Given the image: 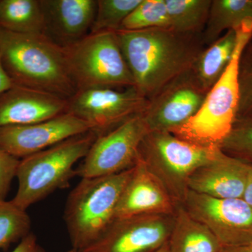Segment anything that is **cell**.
I'll use <instances>...</instances> for the list:
<instances>
[{"instance_id": "6da1fadb", "label": "cell", "mask_w": 252, "mask_h": 252, "mask_svg": "<svg viewBox=\"0 0 252 252\" xmlns=\"http://www.w3.org/2000/svg\"><path fill=\"white\" fill-rule=\"evenodd\" d=\"M134 81L147 99L192 69L206 49L203 34H184L169 28L116 32Z\"/></svg>"}, {"instance_id": "7a4b0ae2", "label": "cell", "mask_w": 252, "mask_h": 252, "mask_svg": "<svg viewBox=\"0 0 252 252\" xmlns=\"http://www.w3.org/2000/svg\"><path fill=\"white\" fill-rule=\"evenodd\" d=\"M0 56L14 85L69 99L77 92L64 49L44 34H18L0 28Z\"/></svg>"}, {"instance_id": "3957f363", "label": "cell", "mask_w": 252, "mask_h": 252, "mask_svg": "<svg viewBox=\"0 0 252 252\" xmlns=\"http://www.w3.org/2000/svg\"><path fill=\"white\" fill-rule=\"evenodd\" d=\"M133 167L116 175L81 178L69 193L64 220L72 248L82 251L89 248L112 224Z\"/></svg>"}, {"instance_id": "277c9868", "label": "cell", "mask_w": 252, "mask_h": 252, "mask_svg": "<svg viewBox=\"0 0 252 252\" xmlns=\"http://www.w3.org/2000/svg\"><path fill=\"white\" fill-rule=\"evenodd\" d=\"M237 42L228 67L209 91L194 117L170 132L179 138L203 146H218L228 136L238 114L240 89L238 67L244 48L252 38V21L235 30Z\"/></svg>"}, {"instance_id": "5b68a950", "label": "cell", "mask_w": 252, "mask_h": 252, "mask_svg": "<svg viewBox=\"0 0 252 252\" xmlns=\"http://www.w3.org/2000/svg\"><path fill=\"white\" fill-rule=\"evenodd\" d=\"M98 135L89 131L20 160L13 203L27 210L56 190L69 187L77 175L74 165L85 158Z\"/></svg>"}, {"instance_id": "8992f818", "label": "cell", "mask_w": 252, "mask_h": 252, "mask_svg": "<svg viewBox=\"0 0 252 252\" xmlns=\"http://www.w3.org/2000/svg\"><path fill=\"white\" fill-rule=\"evenodd\" d=\"M217 148L182 140L166 131H150L140 144L139 157L181 205L189 190L190 176L213 158Z\"/></svg>"}, {"instance_id": "52a82bcc", "label": "cell", "mask_w": 252, "mask_h": 252, "mask_svg": "<svg viewBox=\"0 0 252 252\" xmlns=\"http://www.w3.org/2000/svg\"><path fill=\"white\" fill-rule=\"evenodd\" d=\"M63 49L68 72L77 91L134 86L116 32L89 34Z\"/></svg>"}, {"instance_id": "ba28073f", "label": "cell", "mask_w": 252, "mask_h": 252, "mask_svg": "<svg viewBox=\"0 0 252 252\" xmlns=\"http://www.w3.org/2000/svg\"><path fill=\"white\" fill-rule=\"evenodd\" d=\"M149 132L142 114L97 136L76 175L81 178L116 175L135 165L139 149Z\"/></svg>"}, {"instance_id": "9c48e42d", "label": "cell", "mask_w": 252, "mask_h": 252, "mask_svg": "<svg viewBox=\"0 0 252 252\" xmlns=\"http://www.w3.org/2000/svg\"><path fill=\"white\" fill-rule=\"evenodd\" d=\"M68 112L90 124L98 135L143 114L149 99L134 86L126 89L92 88L77 91L68 99Z\"/></svg>"}, {"instance_id": "30bf717a", "label": "cell", "mask_w": 252, "mask_h": 252, "mask_svg": "<svg viewBox=\"0 0 252 252\" xmlns=\"http://www.w3.org/2000/svg\"><path fill=\"white\" fill-rule=\"evenodd\" d=\"M181 205L206 225L223 248L252 244V206L243 198H215L189 190Z\"/></svg>"}, {"instance_id": "8fae6325", "label": "cell", "mask_w": 252, "mask_h": 252, "mask_svg": "<svg viewBox=\"0 0 252 252\" xmlns=\"http://www.w3.org/2000/svg\"><path fill=\"white\" fill-rule=\"evenodd\" d=\"M208 92L191 69L175 78L149 99L142 116L150 131L170 132L194 117Z\"/></svg>"}, {"instance_id": "7c38bea8", "label": "cell", "mask_w": 252, "mask_h": 252, "mask_svg": "<svg viewBox=\"0 0 252 252\" xmlns=\"http://www.w3.org/2000/svg\"><path fill=\"white\" fill-rule=\"evenodd\" d=\"M174 218L175 215H144L116 219L95 243L81 252H155L168 241Z\"/></svg>"}, {"instance_id": "4fadbf2b", "label": "cell", "mask_w": 252, "mask_h": 252, "mask_svg": "<svg viewBox=\"0 0 252 252\" xmlns=\"http://www.w3.org/2000/svg\"><path fill=\"white\" fill-rule=\"evenodd\" d=\"M91 130L90 124L67 112L36 124L0 127V149L23 159Z\"/></svg>"}, {"instance_id": "5bb4252c", "label": "cell", "mask_w": 252, "mask_h": 252, "mask_svg": "<svg viewBox=\"0 0 252 252\" xmlns=\"http://www.w3.org/2000/svg\"><path fill=\"white\" fill-rule=\"evenodd\" d=\"M177 203L139 157L123 190L116 219L144 215H175Z\"/></svg>"}, {"instance_id": "9a60e30c", "label": "cell", "mask_w": 252, "mask_h": 252, "mask_svg": "<svg viewBox=\"0 0 252 252\" xmlns=\"http://www.w3.org/2000/svg\"><path fill=\"white\" fill-rule=\"evenodd\" d=\"M251 163L222 152L218 147L210 161L199 167L189 180V189L218 199L243 198Z\"/></svg>"}, {"instance_id": "2e32d148", "label": "cell", "mask_w": 252, "mask_h": 252, "mask_svg": "<svg viewBox=\"0 0 252 252\" xmlns=\"http://www.w3.org/2000/svg\"><path fill=\"white\" fill-rule=\"evenodd\" d=\"M68 99L17 85L0 94V127L49 120L68 112Z\"/></svg>"}, {"instance_id": "e0dca14e", "label": "cell", "mask_w": 252, "mask_h": 252, "mask_svg": "<svg viewBox=\"0 0 252 252\" xmlns=\"http://www.w3.org/2000/svg\"><path fill=\"white\" fill-rule=\"evenodd\" d=\"M44 34L66 47L90 34L97 0H40Z\"/></svg>"}, {"instance_id": "ac0fdd59", "label": "cell", "mask_w": 252, "mask_h": 252, "mask_svg": "<svg viewBox=\"0 0 252 252\" xmlns=\"http://www.w3.org/2000/svg\"><path fill=\"white\" fill-rule=\"evenodd\" d=\"M167 244L168 252H221L223 248L211 230L190 216L182 205L176 209Z\"/></svg>"}, {"instance_id": "d6986e66", "label": "cell", "mask_w": 252, "mask_h": 252, "mask_svg": "<svg viewBox=\"0 0 252 252\" xmlns=\"http://www.w3.org/2000/svg\"><path fill=\"white\" fill-rule=\"evenodd\" d=\"M237 42L235 30L225 32L199 56L191 71L202 87L209 92L231 61Z\"/></svg>"}, {"instance_id": "ffe728a7", "label": "cell", "mask_w": 252, "mask_h": 252, "mask_svg": "<svg viewBox=\"0 0 252 252\" xmlns=\"http://www.w3.org/2000/svg\"><path fill=\"white\" fill-rule=\"evenodd\" d=\"M252 21V0H212L203 32L205 45H211L223 32L235 30Z\"/></svg>"}, {"instance_id": "44dd1931", "label": "cell", "mask_w": 252, "mask_h": 252, "mask_svg": "<svg viewBox=\"0 0 252 252\" xmlns=\"http://www.w3.org/2000/svg\"><path fill=\"white\" fill-rule=\"evenodd\" d=\"M0 28L26 34H44L40 0H0Z\"/></svg>"}, {"instance_id": "7402d4cb", "label": "cell", "mask_w": 252, "mask_h": 252, "mask_svg": "<svg viewBox=\"0 0 252 252\" xmlns=\"http://www.w3.org/2000/svg\"><path fill=\"white\" fill-rule=\"evenodd\" d=\"M212 0H165L168 28L184 34H203Z\"/></svg>"}, {"instance_id": "603a6c76", "label": "cell", "mask_w": 252, "mask_h": 252, "mask_svg": "<svg viewBox=\"0 0 252 252\" xmlns=\"http://www.w3.org/2000/svg\"><path fill=\"white\" fill-rule=\"evenodd\" d=\"M31 220L26 210L12 200H0V249L9 248L31 233Z\"/></svg>"}, {"instance_id": "cb8c5ba5", "label": "cell", "mask_w": 252, "mask_h": 252, "mask_svg": "<svg viewBox=\"0 0 252 252\" xmlns=\"http://www.w3.org/2000/svg\"><path fill=\"white\" fill-rule=\"evenodd\" d=\"M142 0H97V9L90 34L117 32L123 22Z\"/></svg>"}, {"instance_id": "d4e9b609", "label": "cell", "mask_w": 252, "mask_h": 252, "mask_svg": "<svg viewBox=\"0 0 252 252\" xmlns=\"http://www.w3.org/2000/svg\"><path fill=\"white\" fill-rule=\"evenodd\" d=\"M218 147L225 154L252 164V112L236 117L230 133Z\"/></svg>"}, {"instance_id": "484cf974", "label": "cell", "mask_w": 252, "mask_h": 252, "mask_svg": "<svg viewBox=\"0 0 252 252\" xmlns=\"http://www.w3.org/2000/svg\"><path fill=\"white\" fill-rule=\"evenodd\" d=\"M156 28H168L165 0H142L126 18L119 31H142Z\"/></svg>"}, {"instance_id": "4316f807", "label": "cell", "mask_w": 252, "mask_h": 252, "mask_svg": "<svg viewBox=\"0 0 252 252\" xmlns=\"http://www.w3.org/2000/svg\"><path fill=\"white\" fill-rule=\"evenodd\" d=\"M238 81L240 100L237 117L252 112V38L240 56Z\"/></svg>"}, {"instance_id": "83f0119b", "label": "cell", "mask_w": 252, "mask_h": 252, "mask_svg": "<svg viewBox=\"0 0 252 252\" xmlns=\"http://www.w3.org/2000/svg\"><path fill=\"white\" fill-rule=\"evenodd\" d=\"M20 160L0 149V200H6Z\"/></svg>"}, {"instance_id": "f1b7e54d", "label": "cell", "mask_w": 252, "mask_h": 252, "mask_svg": "<svg viewBox=\"0 0 252 252\" xmlns=\"http://www.w3.org/2000/svg\"><path fill=\"white\" fill-rule=\"evenodd\" d=\"M11 252H46L39 243L36 235L30 233L20 241L16 248Z\"/></svg>"}, {"instance_id": "f546056e", "label": "cell", "mask_w": 252, "mask_h": 252, "mask_svg": "<svg viewBox=\"0 0 252 252\" xmlns=\"http://www.w3.org/2000/svg\"><path fill=\"white\" fill-rule=\"evenodd\" d=\"M13 86H14V84L5 71L0 56V94L9 90Z\"/></svg>"}, {"instance_id": "4dcf8cb0", "label": "cell", "mask_w": 252, "mask_h": 252, "mask_svg": "<svg viewBox=\"0 0 252 252\" xmlns=\"http://www.w3.org/2000/svg\"><path fill=\"white\" fill-rule=\"evenodd\" d=\"M243 199L252 206V164L249 171L248 180H247L246 185H245V190H244Z\"/></svg>"}, {"instance_id": "1f68e13d", "label": "cell", "mask_w": 252, "mask_h": 252, "mask_svg": "<svg viewBox=\"0 0 252 252\" xmlns=\"http://www.w3.org/2000/svg\"><path fill=\"white\" fill-rule=\"evenodd\" d=\"M221 252H252V244L243 246L223 248Z\"/></svg>"}, {"instance_id": "d6a6232c", "label": "cell", "mask_w": 252, "mask_h": 252, "mask_svg": "<svg viewBox=\"0 0 252 252\" xmlns=\"http://www.w3.org/2000/svg\"><path fill=\"white\" fill-rule=\"evenodd\" d=\"M155 252H168V248H167V244L165 243L163 246L156 251Z\"/></svg>"}, {"instance_id": "836d02e7", "label": "cell", "mask_w": 252, "mask_h": 252, "mask_svg": "<svg viewBox=\"0 0 252 252\" xmlns=\"http://www.w3.org/2000/svg\"><path fill=\"white\" fill-rule=\"evenodd\" d=\"M66 252H81V251H80V250H76V249L72 248Z\"/></svg>"}]
</instances>
